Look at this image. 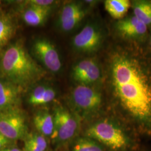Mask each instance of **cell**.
Returning a JSON list of instances; mask_svg holds the SVG:
<instances>
[{"label":"cell","mask_w":151,"mask_h":151,"mask_svg":"<svg viewBox=\"0 0 151 151\" xmlns=\"http://www.w3.org/2000/svg\"><path fill=\"white\" fill-rule=\"evenodd\" d=\"M32 51L34 55L47 68L53 72L60 70L62 63L60 55L53 44L46 39H38L33 43Z\"/></svg>","instance_id":"ba28073f"},{"label":"cell","mask_w":151,"mask_h":151,"mask_svg":"<svg viewBox=\"0 0 151 151\" xmlns=\"http://www.w3.org/2000/svg\"><path fill=\"white\" fill-rule=\"evenodd\" d=\"M72 151H105L103 145L87 137L77 138L72 146Z\"/></svg>","instance_id":"ac0fdd59"},{"label":"cell","mask_w":151,"mask_h":151,"mask_svg":"<svg viewBox=\"0 0 151 151\" xmlns=\"http://www.w3.org/2000/svg\"><path fill=\"white\" fill-rule=\"evenodd\" d=\"M101 70L96 62L93 59L87 58L78 62L72 69V75L80 85H88L100 78Z\"/></svg>","instance_id":"30bf717a"},{"label":"cell","mask_w":151,"mask_h":151,"mask_svg":"<svg viewBox=\"0 0 151 151\" xmlns=\"http://www.w3.org/2000/svg\"><path fill=\"white\" fill-rule=\"evenodd\" d=\"M149 47H150V49L151 52V35L150 38V40H149Z\"/></svg>","instance_id":"cb8c5ba5"},{"label":"cell","mask_w":151,"mask_h":151,"mask_svg":"<svg viewBox=\"0 0 151 151\" xmlns=\"http://www.w3.org/2000/svg\"><path fill=\"white\" fill-rule=\"evenodd\" d=\"M82 15H86V12L80 4L76 2L68 4L65 5L62 10L58 19L59 25Z\"/></svg>","instance_id":"e0dca14e"},{"label":"cell","mask_w":151,"mask_h":151,"mask_svg":"<svg viewBox=\"0 0 151 151\" xmlns=\"http://www.w3.org/2000/svg\"><path fill=\"white\" fill-rule=\"evenodd\" d=\"M27 127L25 119L17 109H12L0 112V133L9 140L24 138Z\"/></svg>","instance_id":"8992f818"},{"label":"cell","mask_w":151,"mask_h":151,"mask_svg":"<svg viewBox=\"0 0 151 151\" xmlns=\"http://www.w3.org/2000/svg\"><path fill=\"white\" fill-rule=\"evenodd\" d=\"M71 101L79 113L90 116L97 113L101 108L103 96L101 92L95 88L78 85L72 92Z\"/></svg>","instance_id":"5b68a950"},{"label":"cell","mask_w":151,"mask_h":151,"mask_svg":"<svg viewBox=\"0 0 151 151\" xmlns=\"http://www.w3.org/2000/svg\"><path fill=\"white\" fill-rule=\"evenodd\" d=\"M115 29L121 37L133 41L142 40L148 32V27L134 15L119 20Z\"/></svg>","instance_id":"9c48e42d"},{"label":"cell","mask_w":151,"mask_h":151,"mask_svg":"<svg viewBox=\"0 0 151 151\" xmlns=\"http://www.w3.org/2000/svg\"><path fill=\"white\" fill-rule=\"evenodd\" d=\"M55 95V91L53 88L45 85H39L30 93L28 101L32 105H44L53 101Z\"/></svg>","instance_id":"4fadbf2b"},{"label":"cell","mask_w":151,"mask_h":151,"mask_svg":"<svg viewBox=\"0 0 151 151\" xmlns=\"http://www.w3.org/2000/svg\"><path fill=\"white\" fill-rule=\"evenodd\" d=\"M1 1H0V4H1Z\"/></svg>","instance_id":"d4e9b609"},{"label":"cell","mask_w":151,"mask_h":151,"mask_svg":"<svg viewBox=\"0 0 151 151\" xmlns=\"http://www.w3.org/2000/svg\"></svg>","instance_id":"484cf974"},{"label":"cell","mask_w":151,"mask_h":151,"mask_svg":"<svg viewBox=\"0 0 151 151\" xmlns=\"http://www.w3.org/2000/svg\"><path fill=\"white\" fill-rule=\"evenodd\" d=\"M11 140L7 139L1 133H0V150L8 147Z\"/></svg>","instance_id":"7402d4cb"},{"label":"cell","mask_w":151,"mask_h":151,"mask_svg":"<svg viewBox=\"0 0 151 151\" xmlns=\"http://www.w3.org/2000/svg\"><path fill=\"white\" fill-rule=\"evenodd\" d=\"M55 1L52 0H32L29 1L30 5L44 7H51L52 5L55 4Z\"/></svg>","instance_id":"44dd1931"},{"label":"cell","mask_w":151,"mask_h":151,"mask_svg":"<svg viewBox=\"0 0 151 151\" xmlns=\"http://www.w3.org/2000/svg\"><path fill=\"white\" fill-rule=\"evenodd\" d=\"M85 135L114 151H125L131 145L128 133L120 124L111 119L94 123L87 129Z\"/></svg>","instance_id":"3957f363"},{"label":"cell","mask_w":151,"mask_h":151,"mask_svg":"<svg viewBox=\"0 0 151 151\" xmlns=\"http://www.w3.org/2000/svg\"><path fill=\"white\" fill-rule=\"evenodd\" d=\"M134 15L147 27H151V1L137 0L131 3Z\"/></svg>","instance_id":"2e32d148"},{"label":"cell","mask_w":151,"mask_h":151,"mask_svg":"<svg viewBox=\"0 0 151 151\" xmlns=\"http://www.w3.org/2000/svg\"><path fill=\"white\" fill-rule=\"evenodd\" d=\"M109 83L120 118L151 137V60L133 46H118L109 59Z\"/></svg>","instance_id":"6da1fadb"},{"label":"cell","mask_w":151,"mask_h":151,"mask_svg":"<svg viewBox=\"0 0 151 151\" xmlns=\"http://www.w3.org/2000/svg\"><path fill=\"white\" fill-rule=\"evenodd\" d=\"M104 7L110 16L119 20L123 19L128 12L131 2L128 0H106Z\"/></svg>","instance_id":"5bb4252c"},{"label":"cell","mask_w":151,"mask_h":151,"mask_svg":"<svg viewBox=\"0 0 151 151\" xmlns=\"http://www.w3.org/2000/svg\"><path fill=\"white\" fill-rule=\"evenodd\" d=\"M34 124L40 134L44 137H51L54 129V122L50 114L47 111L38 113L34 116Z\"/></svg>","instance_id":"9a60e30c"},{"label":"cell","mask_w":151,"mask_h":151,"mask_svg":"<svg viewBox=\"0 0 151 151\" xmlns=\"http://www.w3.org/2000/svg\"><path fill=\"white\" fill-rule=\"evenodd\" d=\"M53 117L54 129L50 137L54 142L61 145L73 139L80 129L79 117L62 108L54 110Z\"/></svg>","instance_id":"277c9868"},{"label":"cell","mask_w":151,"mask_h":151,"mask_svg":"<svg viewBox=\"0 0 151 151\" xmlns=\"http://www.w3.org/2000/svg\"><path fill=\"white\" fill-rule=\"evenodd\" d=\"M0 68L7 80L20 87L38 80L43 72L20 44L10 45L2 55Z\"/></svg>","instance_id":"7a4b0ae2"},{"label":"cell","mask_w":151,"mask_h":151,"mask_svg":"<svg viewBox=\"0 0 151 151\" xmlns=\"http://www.w3.org/2000/svg\"><path fill=\"white\" fill-rule=\"evenodd\" d=\"M51 7H44L30 5L23 14V19L28 25L37 27L45 22Z\"/></svg>","instance_id":"7c38bea8"},{"label":"cell","mask_w":151,"mask_h":151,"mask_svg":"<svg viewBox=\"0 0 151 151\" xmlns=\"http://www.w3.org/2000/svg\"><path fill=\"white\" fill-rule=\"evenodd\" d=\"M104 36L101 29L94 24H87L73 39L74 48L82 53H92L102 45Z\"/></svg>","instance_id":"52a82bcc"},{"label":"cell","mask_w":151,"mask_h":151,"mask_svg":"<svg viewBox=\"0 0 151 151\" xmlns=\"http://www.w3.org/2000/svg\"><path fill=\"white\" fill-rule=\"evenodd\" d=\"M0 151H21L20 150L16 147H7L2 150Z\"/></svg>","instance_id":"603a6c76"},{"label":"cell","mask_w":151,"mask_h":151,"mask_svg":"<svg viewBox=\"0 0 151 151\" xmlns=\"http://www.w3.org/2000/svg\"><path fill=\"white\" fill-rule=\"evenodd\" d=\"M14 27L10 19L5 16L0 17V47L5 44L11 38Z\"/></svg>","instance_id":"d6986e66"},{"label":"cell","mask_w":151,"mask_h":151,"mask_svg":"<svg viewBox=\"0 0 151 151\" xmlns=\"http://www.w3.org/2000/svg\"><path fill=\"white\" fill-rule=\"evenodd\" d=\"M25 141L38 147L42 151H45L47 148V142L44 136L40 133H32L25 137Z\"/></svg>","instance_id":"ffe728a7"},{"label":"cell","mask_w":151,"mask_h":151,"mask_svg":"<svg viewBox=\"0 0 151 151\" xmlns=\"http://www.w3.org/2000/svg\"><path fill=\"white\" fill-rule=\"evenodd\" d=\"M20 87L9 80H0V112L16 108Z\"/></svg>","instance_id":"8fae6325"}]
</instances>
